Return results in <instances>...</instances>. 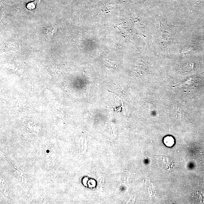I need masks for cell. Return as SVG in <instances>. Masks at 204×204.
I'll use <instances>...</instances> for the list:
<instances>
[{
	"mask_svg": "<svg viewBox=\"0 0 204 204\" xmlns=\"http://www.w3.org/2000/svg\"><path fill=\"white\" fill-rule=\"evenodd\" d=\"M164 143L168 147H172L175 144L174 139L172 136H168L165 137L163 140Z\"/></svg>",
	"mask_w": 204,
	"mask_h": 204,
	"instance_id": "6da1fadb",
	"label": "cell"
},
{
	"mask_svg": "<svg viewBox=\"0 0 204 204\" xmlns=\"http://www.w3.org/2000/svg\"><path fill=\"white\" fill-rule=\"evenodd\" d=\"M27 8L28 10H33L35 8V2L30 3L27 5Z\"/></svg>",
	"mask_w": 204,
	"mask_h": 204,
	"instance_id": "7a4b0ae2",
	"label": "cell"
},
{
	"mask_svg": "<svg viewBox=\"0 0 204 204\" xmlns=\"http://www.w3.org/2000/svg\"><path fill=\"white\" fill-rule=\"evenodd\" d=\"M37 1H40V0H37Z\"/></svg>",
	"mask_w": 204,
	"mask_h": 204,
	"instance_id": "3957f363",
	"label": "cell"
}]
</instances>
